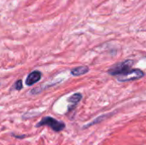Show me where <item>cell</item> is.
I'll return each mask as SVG.
<instances>
[{
	"instance_id": "obj_1",
	"label": "cell",
	"mask_w": 146,
	"mask_h": 145,
	"mask_svg": "<svg viewBox=\"0 0 146 145\" xmlns=\"http://www.w3.org/2000/svg\"><path fill=\"white\" fill-rule=\"evenodd\" d=\"M43 126H50L54 132H59L61 131H62L65 128V124L62 121H58L57 120L50 117V116H44L43 117V119L37 123V125L35 126L36 127H40Z\"/></svg>"
},
{
	"instance_id": "obj_2",
	"label": "cell",
	"mask_w": 146,
	"mask_h": 145,
	"mask_svg": "<svg viewBox=\"0 0 146 145\" xmlns=\"http://www.w3.org/2000/svg\"><path fill=\"white\" fill-rule=\"evenodd\" d=\"M133 64V62L132 60H126L124 62H119V63L115 64V66H113L111 68H110L108 73L113 76L121 75V74L127 73V71H129L131 69Z\"/></svg>"
},
{
	"instance_id": "obj_3",
	"label": "cell",
	"mask_w": 146,
	"mask_h": 145,
	"mask_svg": "<svg viewBox=\"0 0 146 145\" xmlns=\"http://www.w3.org/2000/svg\"><path fill=\"white\" fill-rule=\"evenodd\" d=\"M144 72L140 69L135 68V69H130L127 73L119 75L118 76V80L121 82H126V81H131V80H135L138 79H140L144 76Z\"/></svg>"
},
{
	"instance_id": "obj_4",
	"label": "cell",
	"mask_w": 146,
	"mask_h": 145,
	"mask_svg": "<svg viewBox=\"0 0 146 145\" xmlns=\"http://www.w3.org/2000/svg\"><path fill=\"white\" fill-rule=\"evenodd\" d=\"M41 75H42V73H41L39 71H38V70H35V71L31 72V73L27 75V79H26V80H25L26 85H27V86H32V85H33L35 83H37V82H38V81L40 80Z\"/></svg>"
},
{
	"instance_id": "obj_5",
	"label": "cell",
	"mask_w": 146,
	"mask_h": 145,
	"mask_svg": "<svg viewBox=\"0 0 146 145\" xmlns=\"http://www.w3.org/2000/svg\"><path fill=\"white\" fill-rule=\"evenodd\" d=\"M89 72V68L86 66H81V67H78L75 68L74 69L71 70V74L74 76H80L83 74H86Z\"/></svg>"
},
{
	"instance_id": "obj_6",
	"label": "cell",
	"mask_w": 146,
	"mask_h": 145,
	"mask_svg": "<svg viewBox=\"0 0 146 145\" xmlns=\"http://www.w3.org/2000/svg\"><path fill=\"white\" fill-rule=\"evenodd\" d=\"M81 98H82V95H81L80 93H75V94L72 95V96L68 99V101L69 103H73V104L75 106V105L81 100Z\"/></svg>"
},
{
	"instance_id": "obj_7",
	"label": "cell",
	"mask_w": 146,
	"mask_h": 145,
	"mask_svg": "<svg viewBox=\"0 0 146 145\" xmlns=\"http://www.w3.org/2000/svg\"><path fill=\"white\" fill-rule=\"evenodd\" d=\"M22 87H23V85H22V80H21V79H18V80H16V81H15V85H13V88H14L15 90H16V91H20V90H21V89H22Z\"/></svg>"
},
{
	"instance_id": "obj_8",
	"label": "cell",
	"mask_w": 146,
	"mask_h": 145,
	"mask_svg": "<svg viewBox=\"0 0 146 145\" xmlns=\"http://www.w3.org/2000/svg\"><path fill=\"white\" fill-rule=\"evenodd\" d=\"M13 136L15 137L16 138H25V136H16V135H15V134H14Z\"/></svg>"
}]
</instances>
